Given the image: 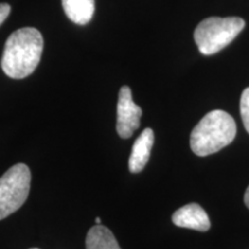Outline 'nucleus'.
Listing matches in <instances>:
<instances>
[{"instance_id":"nucleus-1","label":"nucleus","mask_w":249,"mask_h":249,"mask_svg":"<svg viewBox=\"0 0 249 249\" xmlns=\"http://www.w3.org/2000/svg\"><path fill=\"white\" fill-rule=\"evenodd\" d=\"M42 34L36 28L26 27L14 31L6 40L1 68L12 79H24L34 73L42 58Z\"/></svg>"},{"instance_id":"nucleus-2","label":"nucleus","mask_w":249,"mask_h":249,"mask_svg":"<svg viewBox=\"0 0 249 249\" xmlns=\"http://www.w3.org/2000/svg\"><path fill=\"white\" fill-rule=\"evenodd\" d=\"M236 124L229 113L222 110L209 112L196 124L191 134V148L195 155L209 156L232 143Z\"/></svg>"},{"instance_id":"nucleus-3","label":"nucleus","mask_w":249,"mask_h":249,"mask_svg":"<svg viewBox=\"0 0 249 249\" xmlns=\"http://www.w3.org/2000/svg\"><path fill=\"white\" fill-rule=\"evenodd\" d=\"M244 28L241 18H208L196 27L194 39L202 54L213 55L233 42Z\"/></svg>"},{"instance_id":"nucleus-4","label":"nucleus","mask_w":249,"mask_h":249,"mask_svg":"<svg viewBox=\"0 0 249 249\" xmlns=\"http://www.w3.org/2000/svg\"><path fill=\"white\" fill-rule=\"evenodd\" d=\"M31 173L26 164H15L0 178V220L18 211L27 201Z\"/></svg>"},{"instance_id":"nucleus-5","label":"nucleus","mask_w":249,"mask_h":249,"mask_svg":"<svg viewBox=\"0 0 249 249\" xmlns=\"http://www.w3.org/2000/svg\"><path fill=\"white\" fill-rule=\"evenodd\" d=\"M142 108L133 101L128 86L121 87L117 105V132L121 139H129L140 127Z\"/></svg>"},{"instance_id":"nucleus-6","label":"nucleus","mask_w":249,"mask_h":249,"mask_svg":"<svg viewBox=\"0 0 249 249\" xmlns=\"http://www.w3.org/2000/svg\"><path fill=\"white\" fill-rule=\"evenodd\" d=\"M172 222L176 226L200 232L208 231L211 226L207 213L197 203L186 204L177 210L172 216Z\"/></svg>"},{"instance_id":"nucleus-7","label":"nucleus","mask_w":249,"mask_h":249,"mask_svg":"<svg viewBox=\"0 0 249 249\" xmlns=\"http://www.w3.org/2000/svg\"><path fill=\"white\" fill-rule=\"evenodd\" d=\"M155 135L151 128H145L141 135L136 139L132 148V154L129 156L128 167L132 173H140L147 165L150 152L154 145Z\"/></svg>"},{"instance_id":"nucleus-8","label":"nucleus","mask_w":249,"mask_h":249,"mask_svg":"<svg viewBox=\"0 0 249 249\" xmlns=\"http://www.w3.org/2000/svg\"><path fill=\"white\" fill-rule=\"evenodd\" d=\"M65 14L71 22L85 26L95 12V0H61Z\"/></svg>"},{"instance_id":"nucleus-9","label":"nucleus","mask_w":249,"mask_h":249,"mask_svg":"<svg viewBox=\"0 0 249 249\" xmlns=\"http://www.w3.org/2000/svg\"><path fill=\"white\" fill-rule=\"evenodd\" d=\"M86 249H121L116 236L107 227L97 224L89 230L86 238Z\"/></svg>"},{"instance_id":"nucleus-10","label":"nucleus","mask_w":249,"mask_h":249,"mask_svg":"<svg viewBox=\"0 0 249 249\" xmlns=\"http://www.w3.org/2000/svg\"><path fill=\"white\" fill-rule=\"evenodd\" d=\"M240 113L245 128L249 133V88H246L241 95Z\"/></svg>"},{"instance_id":"nucleus-11","label":"nucleus","mask_w":249,"mask_h":249,"mask_svg":"<svg viewBox=\"0 0 249 249\" xmlns=\"http://www.w3.org/2000/svg\"><path fill=\"white\" fill-rule=\"evenodd\" d=\"M9 13H11V6L8 4H5V2L0 4V26L8 18Z\"/></svg>"},{"instance_id":"nucleus-12","label":"nucleus","mask_w":249,"mask_h":249,"mask_svg":"<svg viewBox=\"0 0 249 249\" xmlns=\"http://www.w3.org/2000/svg\"><path fill=\"white\" fill-rule=\"evenodd\" d=\"M245 204L247 205V208L249 209V186L247 188V191L245 193Z\"/></svg>"},{"instance_id":"nucleus-13","label":"nucleus","mask_w":249,"mask_h":249,"mask_svg":"<svg viewBox=\"0 0 249 249\" xmlns=\"http://www.w3.org/2000/svg\"><path fill=\"white\" fill-rule=\"evenodd\" d=\"M95 222H96V224H101V223H102V219H101V218H99V217H97V218H96V219H95Z\"/></svg>"},{"instance_id":"nucleus-14","label":"nucleus","mask_w":249,"mask_h":249,"mask_svg":"<svg viewBox=\"0 0 249 249\" xmlns=\"http://www.w3.org/2000/svg\"><path fill=\"white\" fill-rule=\"evenodd\" d=\"M30 249H39V248H30Z\"/></svg>"}]
</instances>
